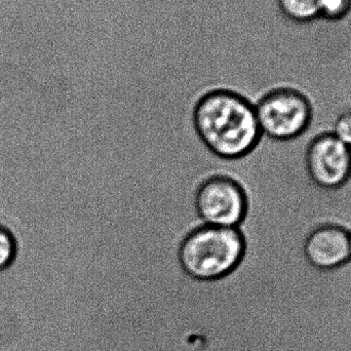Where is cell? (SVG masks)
<instances>
[{"mask_svg": "<svg viewBox=\"0 0 351 351\" xmlns=\"http://www.w3.org/2000/svg\"><path fill=\"white\" fill-rule=\"evenodd\" d=\"M254 107L262 136L276 143L298 139L313 123V108L308 97L290 86L267 90Z\"/></svg>", "mask_w": 351, "mask_h": 351, "instance_id": "3957f363", "label": "cell"}, {"mask_svg": "<svg viewBox=\"0 0 351 351\" xmlns=\"http://www.w3.org/2000/svg\"><path fill=\"white\" fill-rule=\"evenodd\" d=\"M305 164L311 181L326 190H337L351 179V148L333 134L313 138L305 154Z\"/></svg>", "mask_w": 351, "mask_h": 351, "instance_id": "5b68a950", "label": "cell"}, {"mask_svg": "<svg viewBox=\"0 0 351 351\" xmlns=\"http://www.w3.org/2000/svg\"><path fill=\"white\" fill-rule=\"evenodd\" d=\"M348 239H350V259H351V229L348 230Z\"/></svg>", "mask_w": 351, "mask_h": 351, "instance_id": "8fae6325", "label": "cell"}, {"mask_svg": "<svg viewBox=\"0 0 351 351\" xmlns=\"http://www.w3.org/2000/svg\"><path fill=\"white\" fill-rule=\"evenodd\" d=\"M194 208L202 225L237 228L247 215V194L235 180L212 176L196 189Z\"/></svg>", "mask_w": 351, "mask_h": 351, "instance_id": "277c9868", "label": "cell"}, {"mask_svg": "<svg viewBox=\"0 0 351 351\" xmlns=\"http://www.w3.org/2000/svg\"><path fill=\"white\" fill-rule=\"evenodd\" d=\"M18 243L10 229L0 226V271L8 269L16 257Z\"/></svg>", "mask_w": 351, "mask_h": 351, "instance_id": "ba28073f", "label": "cell"}, {"mask_svg": "<svg viewBox=\"0 0 351 351\" xmlns=\"http://www.w3.org/2000/svg\"><path fill=\"white\" fill-rule=\"evenodd\" d=\"M193 125L204 147L223 160L251 154L262 138L254 104L230 90L204 95L194 107Z\"/></svg>", "mask_w": 351, "mask_h": 351, "instance_id": "6da1fadb", "label": "cell"}, {"mask_svg": "<svg viewBox=\"0 0 351 351\" xmlns=\"http://www.w3.org/2000/svg\"><path fill=\"white\" fill-rule=\"evenodd\" d=\"M282 16L294 22H311L319 18V0H276Z\"/></svg>", "mask_w": 351, "mask_h": 351, "instance_id": "52a82bcc", "label": "cell"}, {"mask_svg": "<svg viewBox=\"0 0 351 351\" xmlns=\"http://www.w3.org/2000/svg\"><path fill=\"white\" fill-rule=\"evenodd\" d=\"M245 251V239L239 228L200 225L182 239L178 262L191 280L213 282L232 274Z\"/></svg>", "mask_w": 351, "mask_h": 351, "instance_id": "7a4b0ae2", "label": "cell"}, {"mask_svg": "<svg viewBox=\"0 0 351 351\" xmlns=\"http://www.w3.org/2000/svg\"><path fill=\"white\" fill-rule=\"evenodd\" d=\"M331 133L351 148V110L343 111L338 115Z\"/></svg>", "mask_w": 351, "mask_h": 351, "instance_id": "30bf717a", "label": "cell"}, {"mask_svg": "<svg viewBox=\"0 0 351 351\" xmlns=\"http://www.w3.org/2000/svg\"><path fill=\"white\" fill-rule=\"evenodd\" d=\"M303 251L315 269H339L351 261L348 230L340 225H321L309 233Z\"/></svg>", "mask_w": 351, "mask_h": 351, "instance_id": "8992f818", "label": "cell"}, {"mask_svg": "<svg viewBox=\"0 0 351 351\" xmlns=\"http://www.w3.org/2000/svg\"><path fill=\"white\" fill-rule=\"evenodd\" d=\"M351 10V0H319V18L338 21Z\"/></svg>", "mask_w": 351, "mask_h": 351, "instance_id": "9c48e42d", "label": "cell"}]
</instances>
